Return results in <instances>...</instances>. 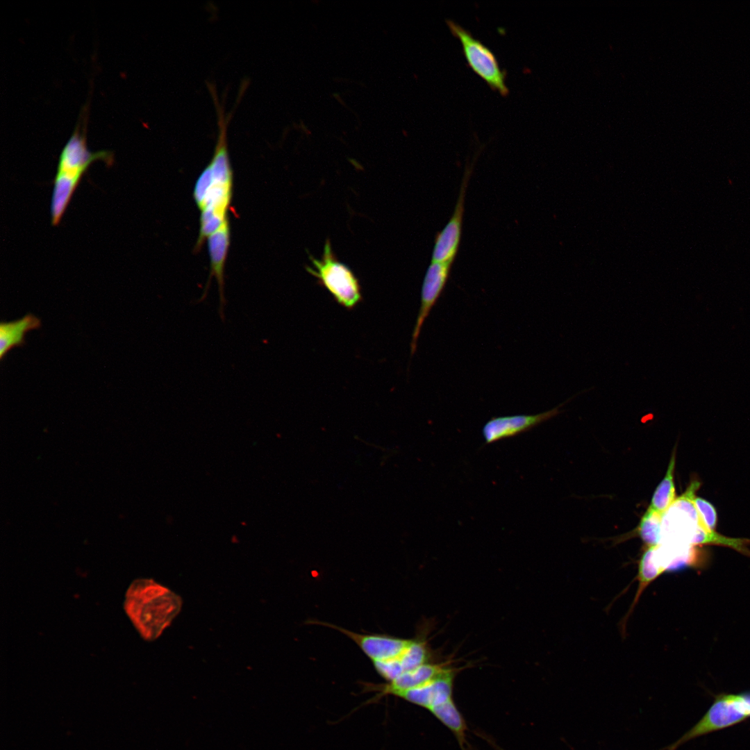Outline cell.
Here are the masks:
<instances>
[{
    "instance_id": "12",
    "label": "cell",
    "mask_w": 750,
    "mask_h": 750,
    "mask_svg": "<svg viewBox=\"0 0 750 750\" xmlns=\"http://www.w3.org/2000/svg\"><path fill=\"white\" fill-rule=\"evenodd\" d=\"M448 668L431 662L419 665L411 670L403 673L394 680L381 685L376 689L379 694H392L414 688L444 673Z\"/></svg>"
},
{
    "instance_id": "13",
    "label": "cell",
    "mask_w": 750,
    "mask_h": 750,
    "mask_svg": "<svg viewBox=\"0 0 750 750\" xmlns=\"http://www.w3.org/2000/svg\"><path fill=\"white\" fill-rule=\"evenodd\" d=\"M40 325V320L31 314L15 321L2 322L0 325L1 358L12 348L23 344L25 334L38 328Z\"/></svg>"
},
{
    "instance_id": "16",
    "label": "cell",
    "mask_w": 750,
    "mask_h": 750,
    "mask_svg": "<svg viewBox=\"0 0 750 750\" xmlns=\"http://www.w3.org/2000/svg\"><path fill=\"white\" fill-rule=\"evenodd\" d=\"M694 504L707 528L715 531L717 523V512L714 506L701 497L694 499Z\"/></svg>"
},
{
    "instance_id": "1",
    "label": "cell",
    "mask_w": 750,
    "mask_h": 750,
    "mask_svg": "<svg viewBox=\"0 0 750 750\" xmlns=\"http://www.w3.org/2000/svg\"><path fill=\"white\" fill-rule=\"evenodd\" d=\"M227 124H218V135L210 162L202 171L194 188V199L200 210V226L197 245L228 220V211L233 193V172L227 144Z\"/></svg>"
},
{
    "instance_id": "5",
    "label": "cell",
    "mask_w": 750,
    "mask_h": 750,
    "mask_svg": "<svg viewBox=\"0 0 750 750\" xmlns=\"http://www.w3.org/2000/svg\"><path fill=\"white\" fill-rule=\"evenodd\" d=\"M312 265L307 266L309 274L316 277L340 306L353 308L362 299L358 280L345 264L335 257L329 240H326L321 258L309 256Z\"/></svg>"
},
{
    "instance_id": "11",
    "label": "cell",
    "mask_w": 750,
    "mask_h": 750,
    "mask_svg": "<svg viewBox=\"0 0 750 750\" xmlns=\"http://www.w3.org/2000/svg\"><path fill=\"white\" fill-rule=\"evenodd\" d=\"M455 672L448 668L440 676L397 697L422 706L432 712L435 708L453 701V683Z\"/></svg>"
},
{
    "instance_id": "10",
    "label": "cell",
    "mask_w": 750,
    "mask_h": 750,
    "mask_svg": "<svg viewBox=\"0 0 750 750\" xmlns=\"http://www.w3.org/2000/svg\"><path fill=\"white\" fill-rule=\"evenodd\" d=\"M208 253L210 260V273L204 292L198 299L203 301L207 297L210 282L215 277L218 285L219 301L218 313L222 321L225 320L224 308L226 300L224 294V267L230 244L229 221L226 222L219 229L207 238Z\"/></svg>"
},
{
    "instance_id": "14",
    "label": "cell",
    "mask_w": 750,
    "mask_h": 750,
    "mask_svg": "<svg viewBox=\"0 0 750 750\" xmlns=\"http://www.w3.org/2000/svg\"><path fill=\"white\" fill-rule=\"evenodd\" d=\"M676 456L674 451L665 476L656 488L649 508L662 515L669 508L676 499L674 482Z\"/></svg>"
},
{
    "instance_id": "7",
    "label": "cell",
    "mask_w": 750,
    "mask_h": 750,
    "mask_svg": "<svg viewBox=\"0 0 750 750\" xmlns=\"http://www.w3.org/2000/svg\"><path fill=\"white\" fill-rule=\"evenodd\" d=\"M474 164H467L456 204L449 220L434 240L431 262L453 264L459 250L462 228L465 194Z\"/></svg>"
},
{
    "instance_id": "6",
    "label": "cell",
    "mask_w": 750,
    "mask_h": 750,
    "mask_svg": "<svg viewBox=\"0 0 750 750\" xmlns=\"http://www.w3.org/2000/svg\"><path fill=\"white\" fill-rule=\"evenodd\" d=\"M446 22L452 34L460 42L468 65L492 90L506 96L509 92L506 72L500 67L492 50L460 24L451 19H447Z\"/></svg>"
},
{
    "instance_id": "8",
    "label": "cell",
    "mask_w": 750,
    "mask_h": 750,
    "mask_svg": "<svg viewBox=\"0 0 750 750\" xmlns=\"http://www.w3.org/2000/svg\"><path fill=\"white\" fill-rule=\"evenodd\" d=\"M451 267V263L431 262L427 268L422 286L421 304L412 335V355L417 348L422 327L444 289Z\"/></svg>"
},
{
    "instance_id": "3",
    "label": "cell",
    "mask_w": 750,
    "mask_h": 750,
    "mask_svg": "<svg viewBox=\"0 0 750 750\" xmlns=\"http://www.w3.org/2000/svg\"><path fill=\"white\" fill-rule=\"evenodd\" d=\"M87 110L82 112L73 133L63 147L58 159L51 199V224L58 225L72 195L90 165L102 160L108 165L114 161L111 151H90L86 140Z\"/></svg>"
},
{
    "instance_id": "15",
    "label": "cell",
    "mask_w": 750,
    "mask_h": 750,
    "mask_svg": "<svg viewBox=\"0 0 750 750\" xmlns=\"http://www.w3.org/2000/svg\"><path fill=\"white\" fill-rule=\"evenodd\" d=\"M662 516L648 508L640 520L639 535L648 547L657 546L660 543Z\"/></svg>"
},
{
    "instance_id": "2",
    "label": "cell",
    "mask_w": 750,
    "mask_h": 750,
    "mask_svg": "<svg viewBox=\"0 0 750 750\" xmlns=\"http://www.w3.org/2000/svg\"><path fill=\"white\" fill-rule=\"evenodd\" d=\"M181 597L151 578H138L128 586L124 609L140 635L149 642L158 638L179 614Z\"/></svg>"
},
{
    "instance_id": "4",
    "label": "cell",
    "mask_w": 750,
    "mask_h": 750,
    "mask_svg": "<svg viewBox=\"0 0 750 750\" xmlns=\"http://www.w3.org/2000/svg\"><path fill=\"white\" fill-rule=\"evenodd\" d=\"M750 719V690L740 693H720L702 717L667 748L679 746L697 738L730 728Z\"/></svg>"
},
{
    "instance_id": "9",
    "label": "cell",
    "mask_w": 750,
    "mask_h": 750,
    "mask_svg": "<svg viewBox=\"0 0 750 750\" xmlns=\"http://www.w3.org/2000/svg\"><path fill=\"white\" fill-rule=\"evenodd\" d=\"M561 405L535 415L493 417L482 428L485 443L491 444L526 432L560 413L559 408Z\"/></svg>"
}]
</instances>
